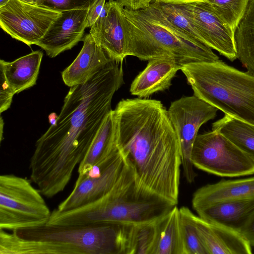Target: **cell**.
Returning a JSON list of instances; mask_svg holds the SVG:
<instances>
[{
    "instance_id": "obj_21",
    "label": "cell",
    "mask_w": 254,
    "mask_h": 254,
    "mask_svg": "<svg viewBox=\"0 0 254 254\" xmlns=\"http://www.w3.org/2000/svg\"><path fill=\"white\" fill-rule=\"evenodd\" d=\"M0 254H77L72 247L48 240L19 236L0 229Z\"/></svg>"
},
{
    "instance_id": "obj_18",
    "label": "cell",
    "mask_w": 254,
    "mask_h": 254,
    "mask_svg": "<svg viewBox=\"0 0 254 254\" xmlns=\"http://www.w3.org/2000/svg\"><path fill=\"white\" fill-rule=\"evenodd\" d=\"M182 66L163 59H153L132 82L129 92L138 98H146L168 89L172 80Z\"/></svg>"
},
{
    "instance_id": "obj_4",
    "label": "cell",
    "mask_w": 254,
    "mask_h": 254,
    "mask_svg": "<svg viewBox=\"0 0 254 254\" xmlns=\"http://www.w3.org/2000/svg\"><path fill=\"white\" fill-rule=\"evenodd\" d=\"M175 205L139 188L133 175L92 202L67 211L54 209L47 223L76 225L117 223L138 225L157 220Z\"/></svg>"
},
{
    "instance_id": "obj_25",
    "label": "cell",
    "mask_w": 254,
    "mask_h": 254,
    "mask_svg": "<svg viewBox=\"0 0 254 254\" xmlns=\"http://www.w3.org/2000/svg\"><path fill=\"white\" fill-rule=\"evenodd\" d=\"M237 59L254 74V0H250L235 33Z\"/></svg>"
},
{
    "instance_id": "obj_29",
    "label": "cell",
    "mask_w": 254,
    "mask_h": 254,
    "mask_svg": "<svg viewBox=\"0 0 254 254\" xmlns=\"http://www.w3.org/2000/svg\"><path fill=\"white\" fill-rule=\"evenodd\" d=\"M156 220L135 226L134 254H152L155 237Z\"/></svg>"
},
{
    "instance_id": "obj_2",
    "label": "cell",
    "mask_w": 254,
    "mask_h": 254,
    "mask_svg": "<svg viewBox=\"0 0 254 254\" xmlns=\"http://www.w3.org/2000/svg\"><path fill=\"white\" fill-rule=\"evenodd\" d=\"M116 143L137 187L177 205L182 166L180 143L161 101L122 99L114 110Z\"/></svg>"
},
{
    "instance_id": "obj_17",
    "label": "cell",
    "mask_w": 254,
    "mask_h": 254,
    "mask_svg": "<svg viewBox=\"0 0 254 254\" xmlns=\"http://www.w3.org/2000/svg\"><path fill=\"white\" fill-rule=\"evenodd\" d=\"M193 209L207 221L240 232L254 213V199L219 201Z\"/></svg>"
},
{
    "instance_id": "obj_33",
    "label": "cell",
    "mask_w": 254,
    "mask_h": 254,
    "mask_svg": "<svg viewBox=\"0 0 254 254\" xmlns=\"http://www.w3.org/2000/svg\"><path fill=\"white\" fill-rule=\"evenodd\" d=\"M124 7L132 10L144 9L155 0H117Z\"/></svg>"
},
{
    "instance_id": "obj_11",
    "label": "cell",
    "mask_w": 254,
    "mask_h": 254,
    "mask_svg": "<svg viewBox=\"0 0 254 254\" xmlns=\"http://www.w3.org/2000/svg\"><path fill=\"white\" fill-rule=\"evenodd\" d=\"M133 175V171L119 149L100 175L85 177L79 183H75L72 191L56 209L60 211H67L92 202Z\"/></svg>"
},
{
    "instance_id": "obj_9",
    "label": "cell",
    "mask_w": 254,
    "mask_h": 254,
    "mask_svg": "<svg viewBox=\"0 0 254 254\" xmlns=\"http://www.w3.org/2000/svg\"><path fill=\"white\" fill-rule=\"evenodd\" d=\"M218 110L194 95L172 102L168 110L180 143L183 174L189 183L197 176L191 155L198 131L203 124L215 118Z\"/></svg>"
},
{
    "instance_id": "obj_12",
    "label": "cell",
    "mask_w": 254,
    "mask_h": 254,
    "mask_svg": "<svg viewBox=\"0 0 254 254\" xmlns=\"http://www.w3.org/2000/svg\"><path fill=\"white\" fill-rule=\"evenodd\" d=\"M202 43L231 62L237 59L235 33L205 1L182 3Z\"/></svg>"
},
{
    "instance_id": "obj_13",
    "label": "cell",
    "mask_w": 254,
    "mask_h": 254,
    "mask_svg": "<svg viewBox=\"0 0 254 254\" xmlns=\"http://www.w3.org/2000/svg\"><path fill=\"white\" fill-rule=\"evenodd\" d=\"M124 9L117 0H109L106 2L105 13L89 31L109 58L121 63L127 57Z\"/></svg>"
},
{
    "instance_id": "obj_30",
    "label": "cell",
    "mask_w": 254,
    "mask_h": 254,
    "mask_svg": "<svg viewBox=\"0 0 254 254\" xmlns=\"http://www.w3.org/2000/svg\"><path fill=\"white\" fill-rule=\"evenodd\" d=\"M57 12L89 8L97 0H20Z\"/></svg>"
},
{
    "instance_id": "obj_28",
    "label": "cell",
    "mask_w": 254,
    "mask_h": 254,
    "mask_svg": "<svg viewBox=\"0 0 254 254\" xmlns=\"http://www.w3.org/2000/svg\"><path fill=\"white\" fill-rule=\"evenodd\" d=\"M181 225L187 254H207L190 216L187 207L179 209Z\"/></svg>"
},
{
    "instance_id": "obj_24",
    "label": "cell",
    "mask_w": 254,
    "mask_h": 254,
    "mask_svg": "<svg viewBox=\"0 0 254 254\" xmlns=\"http://www.w3.org/2000/svg\"><path fill=\"white\" fill-rule=\"evenodd\" d=\"M212 130L254 159V125L225 114L212 124Z\"/></svg>"
},
{
    "instance_id": "obj_10",
    "label": "cell",
    "mask_w": 254,
    "mask_h": 254,
    "mask_svg": "<svg viewBox=\"0 0 254 254\" xmlns=\"http://www.w3.org/2000/svg\"><path fill=\"white\" fill-rule=\"evenodd\" d=\"M61 12L20 0L0 7V27L12 38L28 46L37 45Z\"/></svg>"
},
{
    "instance_id": "obj_8",
    "label": "cell",
    "mask_w": 254,
    "mask_h": 254,
    "mask_svg": "<svg viewBox=\"0 0 254 254\" xmlns=\"http://www.w3.org/2000/svg\"><path fill=\"white\" fill-rule=\"evenodd\" d=\"M191 160L194 167L219 176L254 174V159L212 130L197 135Z\"/></svg>"
},
{
    "instance_id": "obj_36",
    "label": "cell",
    "mask_w": 254,
    "mask_h": 254,
    "mask_svg": "<svg viewBox=\"0 0 254 254\" xmlns=\"http://www.w3.org/2000/svg\"><path fill=\"white\" fill-rule=\"evenodd\" d=\"M58 116L56 113H52L48 116L49 122L51 126H55L57 123Z\"/></svg>"
},
{
    "instance_id": "obj_1",
    "label": "cell",
    "mask_w": 254,
    "mask_h": 254,
    "mask_svg": "<svg viewBox=\"0 0 254 254\" xmlns=\"http://www.w3.org/2000/svg\"><path fill=\"white\" fill-rule=\"evenodd\" d=\"M122 64L111 61L85 83L70 87L57 124L36 141L30 178L45 196L64 190L112 110L113 95L124 83Z\"/></svg>"
},
{
    "instance_id": "obj_35",
    "label": "cell",
    "mask_w": 254,
    "mask_h": 254,
    "mask_svg": "<svg viewBox=\"0 0 254 254\" xmlns=\"http://www.w3.org/2000/svg\"><path fill=\"white\" fill-rule=\"evenodd\" d=\"M155 1L170 3H187L195 1H204L205 0H155Z\"/></svg>"
},
{
    "instance_id": "obj_5",
    "label": "cell",
    "mask_w": 254,
    "mask_h": 254,
    "mask_svg": "<svg viewBox=\"0 0 254 254\" xmlns=\"http://www.w3.org/2000/svg\"><path fill=\"white\" fill-rule=\"evenodd\" d=\"M193 95L225 114L254 125V74L219 60L184 65Z\"/></svg>"
},
{
    "instance_id": "obj_7",
    "label": "cell",
    "mask_w": 254,
    "mask_h": 254,
    "mask_svg": "<svg viewBox=\"0 0 254 254\" xmlns=\"http://www.w3.org/2000/svg\"><path fill=\"white\" fill-rule=\"evenodd\" d=\"M42 193L26 178L0 177V229L13 231L47 223L51 212Z\"/></svg>"
},
{
    "instance_id": "obj_37",
    "label": "cell",
    "mask_w": 254,
    "mask_h": 254,
    "mask_svg": "<svg viewBox=\"0 0 254 254\" xmlns=\"http://www.w3.org/2000/svg\"><path fill=\"white\" fill-rule=\"evenodd\" d=\"M10 0H0V7L5 5Z\"/></svg>"
},
{
    "instance_id": "obj_20",
    "label": "cell",
    "mask_w": 254,
    "mask_h": 254,
    "mask_svg": "<svg viewBox=\"0 0 254 254\" xmlns=\"http://www.w3.org/2000/svg\"><path fill=\"white\" fill-rule=\"evenodd\" d=\"M152 254H187L177 205L155 221Z\"/></svg>"
},
{
    "instance_id": "obj_15",
    "label": "cell",
    "mask_w": 254,
    "mask_h": 254,
    "mask_svg": "<svg viewBox=\"0 0 254 254\" xmlns=\"http://www.w3.org/2000/svg\"><path fill=\"white\" fill-rule=\"evenodd\" d=\"M190 216L207 254H250L251 245L239 232L207 221L191 211Z\"/></svg>"
},
{
    "instance_id": "obj_27",
    "label": "cell",
    "mask_w": 254,
    "mask_h": 254,
    "mask_svg": "<svg viewBox=\"0 0 254 254\" xmlns=\"http://www.w3.org/2000/svg\"><path fill=\"white\" fill-rule=\"evenodd\" d=\"M250 0H205L217 15L235 32Z\"/></svg>"
},
{
    "instance_id": "obj_34",
    "label": "cell",
    "mask_w": 254,
    "mask_h": 254,
    "mask_svg": "<svg viewBox=\"0 0 254 254\" xmlns=\"http://www.w3.org/2000/svg\"><path fill=\"white\" fill-rule=\"evenodd\" d=\"M240 233L249 242L251 246H254V213L241 230Z\"/></svg>"
},
{
    "instance_id": "obj_16",
    "label": "cell",
    "mask_w": 254,
    "mask_h": 254,
    "mask_svg": "<svg viewBox=\"0 0 254 254\" xmlns=\"http://www.w3.org/2000/svg\"><path fill=\"white\" fill-rule=\"evenodd\" d=\"M82 41L79 54L62 72L64 82L70 87L85 83L111 61L90 33Z\"/></svg>"
},
{
    "instance_id": "obj_23",
    "label": "cell",
    "mask_w": 254,
    "mask_h": 254,
    "mask_svg": "<svg viewBox=\"0 0 254 254\" xmlns=\"http://www.w3.org/2000/svg\"><path fill=\"white\" fill-rule=\"evenodd\" d=\"M117 148L116 143V123L114 111L104 119L83 159L78 165L79 182L97 162L108 157Z\"/></svg>"
},
{
    "instance_id": "obj_3",
    "label": "cell",
    "mask_w": 254,
    "mask_h": 254,
    "mask_svg": "<svg viewBox=\"0 0 254 254\" xmlns=\"http://www.w3.org/2000/svg\"><path fill=\"white\" fill-rule=\"evenodd\" d=\"M124 12L127 56L142 61L167 60L182 66L220 60L211 48L191 40L173 26L154 1L144 9L124 8Z\"/></svg>"
},
{
    "instance_id": "obj_19",
    "label": "cell",
    "mask_w": 254,
    "mask_h": 254,
    "mask_svg": "<svg viewBox=\"0 0 254 254\" xmlns=\"http://www.w3.org/2000/svg\"><path fill=\"white\" fill-rule=\"evenodd\" d=\"M254 199V177L221 180L197 189L192 198L193 208L210 203L226 201Z\"/></svg>"
},
{
    "instance_id": "obj_26",
    "label": "cell",
    "mask_w": 254,
    "mask_h": 254,
    "mask_svg": "<svg viewBox=\"0 0 254 254\" xmlns=\"http://www.w3.org/2000/svg\"><path fill=\"white\" fill-rule=\"evenodd\" d=\"M154 1L167 20L177 30L191 40L203 44L198 30L182 3Z\"/></svg>"
},
{
    "instance_id": "obj_14",
    "label": "cell",
    "mask_w": 254,
    "mask_h": 254,
    "mask_svg": "<svg viewBox=\"0 0 254 254\" xmlns=\"http://www.w3.org/2000/svg\"><path fill=\"white\" fill-rule=\"evenodd\" d=\"M88 11L89 8L62 12L36 45L50 58L71 49L83 38Z\"/></svg>"
},
{
    "instance_id": "obj_32",
    "label": "cell",
    "mask_w": 254,
    "mask_h": 254,
    "mask_svg": "<svg viewBox=\"0 0 254 254\" xmlns=\"http://www.w3.org/2000/svg\"><path fill=\"white\" fill-rule=\"evenodd\" d=\"M106 0H97L89 8L87 19V28H90L105 11Z\"/></svg>"
},
{
    "instance_id": "obj_31",
    "label": "cell",
    "mask_w": 254,
    "mask_h": 254,
    "mask_svg": "<svg viewBox=\"0 0 254 254\" xmlns=\"http://www.w3.org/2000/svg\"><path fill=\"white\" fill-rule=\"evenodd\" d=\"M0 113L6 111L10 106L14 93L10 87L2 69L0 67Z\"/></svg>"
},
{
    "instance_id": "obj_6",
    "label": "cell",
    "mask_w": 254,
    "mask_h": 254,
    "mask_svg": "<svg viewBox=\"0 0 254 254\" xmlns=\"http://www.w3.org/2000/svg\"><path fill=\"white\" fill-rule=\"evenodd\" d=\"M135 225L103 223L45 224L14 230L19 236L69 245L78 254H134Z\"/></svg>"
},
{
    "instance_id": "obj_22",
    "label": "cell",
    "mask_w": 254,
    "mask_h": 254,
    "mask_svg": "<svg viewBox=\"0 0 254 254\" xmlns=\"http://www.w3.org/2000/svg\"><path fill=\"white\" fill-rule=\"evenodd\" d=\"M43 53L33 51L12 62L0 61L1 67L14 94L33 86L39 72Z\"/></svg>"
}]
</instances>
